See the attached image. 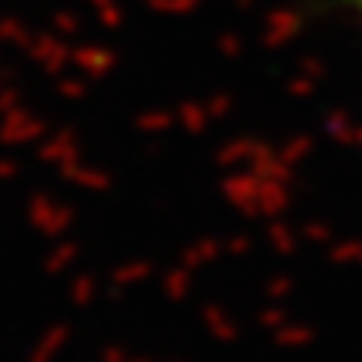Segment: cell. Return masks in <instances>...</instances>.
<instances>
[{"label": "cell", "mask_w": 362, "mask_h": 362, "mask_svg": "<svg viewBox=\"0 0 362 362\" xmlns=\"http://www.w3.org/2000/svg\"><path fill=\"white\" fill-rule=\"evenodd\" d=\"M352 4H356V7H359V13H362V0H352Z\"/></svg>", "instance_id": "obj_1"}]
</instances>
